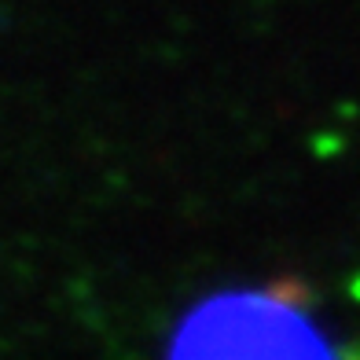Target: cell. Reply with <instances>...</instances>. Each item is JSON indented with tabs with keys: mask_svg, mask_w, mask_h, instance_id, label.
<instances>
[{
	"mask_svg": "<svg viewBox=\"0 0 360 360\" xmlns=\"http://www.w3.org/2000/svg\"><path fill=\"white\" fill-rule=\"evenodd\" d=\"M169 360H331L323 335L276 294H228L195 309Z\"/></svg>",
	"mask_w": 360,
	"mask_h": 360,
	"instance_id": "6da1fadb",
	"label": "cell"
}]
</instances>
